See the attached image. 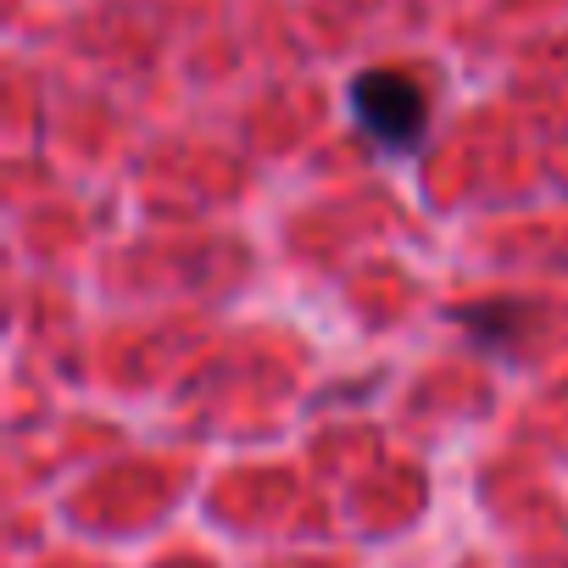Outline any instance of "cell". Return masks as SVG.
<instances>
[{
	"label": "cell",
	"mask_w": 568,
	"mask_h": 568,
	"mask_svg": "<svg viewBox=\"0 0 568 568\" xmlns=\"http://www.w3.org/2000/svg\"><path fill=\"white\" fill-rule=\"evenodd\" d=\"M352 118L363 123V134L385 151H413L429 129V101L418 90V79L396 73V68H368L352 79Z\"/></svg>",
	"instance_id": "cell-1"
}]
</instances>
